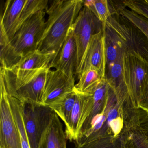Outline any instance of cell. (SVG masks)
Wrapping results in <instances>:
<instances>
[{"label": "cell", "instance_id": "26", "mask_svg": "<svg viewBox=\"0 0 148 148\" xmlns=\"http://www.w3.org/2000/svg\"><path fill=\"white\" fill-rule=\"evenodd\" d=\"M47 0H26L21 14L17 31L33 15L40 11H46L48 8Z\"/></svg>", "mask_w": 148, "mask_h": 148}, {"label": "cell", "instance_id": "3", "mask_svg": "<svg viewBox=\"0 0 148 148\" xmlns=\"http://www.w3.org/2000/svg\"><path fill=\"white\" fill-rule=\"evenodd\" d=\"M46 13L40 11L29 18L17 31L9 44L1 48V67L12 68L21 58L37 50L45 26Z\"/></svg>", "mask_w": 148, "mask_h": 148}, {"label": "cell", "instance_id": "27", "mask_svg": "<svg viewBox=\"0 0 148 148\" xmlns=\"http://www.w3.org/2000/svg\"><path fill=\"white\" fill-rule=\"evenodd\" d=\"M75 148H123L122 135L118 137L108 136L82 143H75Z\"/></svg>", "mask_w": 148, "mask_h": 148}, {"label": "cell", "instance_id": "13", "mask_svg": "<svg viewBox=\"0 0 148 148\" xmlns=\"http://www.w3.org/2000/svg\"><path fill=\"white\" fill-rule=\"evenodd\" d=\"M66 139L59 116L54 113L41 137L38 148H67Z\"/></svg>", "mask_w": 148, "mask_h": 148}, {"label": "cell", "instance_id": "1", "mask_svg": "<svg viewBox=\"0 0 148 148\" xmlns=\"http://www.w3.org/2000/svg\"><path fill=\"white\" fill-rule=\"evenodd\" d=\"M137 110L129 95L117 93L110 86L102 113L93 119L88 131L75 143L108 136H120L134 119Z\"/></svg>", "mask_w": 148, "mask_h": 148}, {"label": "cell", "instance_id": "24", "mask_svg": "<svg viewBox=\"0 0 148 148\" xmlns=\"http://www.w3.org/2000/svg\"><path fill=\"white\" fill-rule=\"evenodd\" d=\"M75 91L67 93L54 101L50 107L66 125L68 122L76 100Z\"/></svg>", "mask_w": 148, "mask_h": 148}, {"label": "cell", "instance_id": "19", "mask_svg": "<svg viewBox=\"0 0 148 148\" xmlns=\"http://www.w3.org/2000/svg\"><path fill=\"white\" fill-rule=\"evenodd\" d=\"M123 58V55L116 61L106 65L105 79L116 92L129 95L124 78Z\"/></svg>", "mask_w": 148, "mask_h": 148}, {"label": "cell", "instance_id": "8", "mask_svg": "<svg viewBox=\"0 0 148 148\" xmlns=\"http://www.w3.org/2000/svg\"><path fill=\"white\" fill-rule=\"evenodd\" d=\"M54 113L49 106L24 103L23 119L31 148H38L41 137Z\"/></svg>", "mask_w": 148, "mask_h": 148}, {"label": "cell", "instance_id": "20", "mask_svg": "<svg viewBox=\"0 0 148 148\" xmlns=\"http://www.w3.org/2000/svg\"><path fill=\"white\" fill-rule=\"evenodd\" d=\"M54 58L55 56L53 54L44 53L36 50L21 58L12 68L23 70L50 68V64L54 60Z\"/></svg>", "mask_w": 148, "mask_h": 148}, {"label": "cell", "instance_id": "18", "mask_svg": "<svg viewBox=\"0 0 148 148\" xmlns=\"http://www.w3.org/2000/svg\"><path fill=\"white\" fill-rule=\"evenodd\" d=\"M123 148H148V135L134 119L122 135Z\"/></svg>", "mask_w": 148, "mask_h": 148}, {"label": "cell", "instance_id": "14", "mask_svg": "<svg viewBox=\"0 0 148 148\" xmlns=\"http://www.w3.org/2000/svg\"><path fill=\"white\" fill-rule=\"evenodd\" d=\"M109 87L110 86L105 79L89 93L91 94L92 97L91 110L90 116L81 128L78 140L85 136L90 129L91 124L93 119L103 112L106 103Z\"/></svg>", "mask_w": 148, "mask_h": 148}, {"label": "cell", "instance_id": "21", "mask_svg": "<svg viewBox=\"0 0 148 148\" xmlns=\"http://www.w3.org/2000/svg\"><path fill=\"white\" fill-rule=\"evenodd\" d=\"M83 5L92 12L103 23L114 14H118L114 1L107 0H85Z\"/></svg>", "mask_w": 148, "mask_h": 148}, {"label": "cell", "instance_id": "28", "mask_svg": "<svg viewBox=\"0 0 148 148\" xmlns=\"http://www.w3.org/2000/svg\"><path fill=\"white\" fill-rule=\"evenodd\" d=\"M122 1L125 7L148 19V0H125Z\"/></svg>", "mask_w": 148, "mask_h": 148}, {"label": "cell", "instance_id": "11", "mask_svg": "<svg viewBox=\"0 0 148 148\" xmlns=\"http://www.w3.org/2000/svg\"><path fill=\"white\" fill-rule=\"evenodd\" d=\"M106 65L104 34L103 27V30L93 35L92 38L86 49L81 68L76 76L78 79L83 71L92 68L97 70L103 78L105 79Z\"/></svg>", "mask_w": 148, "mask_h": 148}, {"label": "cell", "instance_id": "5", "mask_svg": "<svg viewBox=\"0 0 148 148\" xmlns=\"http://www.w3.org/2000/svg\"><path fill=\"white\" fill-rule=\"evenodd\" d=\"M123 71L125 86L133 106L138 109L148 82V62L136 53L123 55Z\"/></svg>", "mask_w": 148, "mask_h": 148}, {"label": "cell", "instance_id": "16", "mask_svg": "<svg viewBox=\"0 0 148 148\" xmlns=\"http://www.w3.org/2000/svg\"><path fill=\"white\" fill-rule=\"evenodd\" d=\"M103 25L107 65L122 57L125 52V47L123 40L113 29L105 23Z\"/></svg>", "mask_w": 148, "mask_h": 148}, {"label": "cell", "instance_id": "30", "mask_svg": "<svg viewBox=\"0 0 148 148\" xmlns=\"http://www.w3.org/2000/svg\"><path fill=\"white\" fill-rule=\"evenodd\" d=\"M138 109L148 112V82L139 103Z\"/></svg>", "mask_w": 148, "mask_h": 148}, {"label": "cell", "instance_id": "23", "mask_svg": "<svg viewBox=\"0 0 148 148\" xmlns=\"http://www.w3.org/2000/svg\"><path fill=\"white\" fill-rule=\"evenodd\" d=\"M8 98L13 114L19 132L22 148H31L23 119V106L24 103L8 94Z\"/></svg>", "mask_w": 148, "mask_h": 148}, {"label": "cell", "instance_id": "22", "mask_svg": "<svg viewBox=\"0 0 148 148\" xmlns=\"http://www.w3.org/2000/svg\"><path fill=\"white\" fill-rule=\"evenodd\" d=\"M103 79L97 70L92 68L86 69L80 74L74 90L83 94H89Z\"/></svg>", "mask_w": 148, "mask_h": 148}, {"label": "cell", "instance_id": "7", "mask_svg": "<svg viewBox=\"0 0 148 148\" xmlns=\"http://www.w3.org/2000/svg\"><path fill=\"white\" fill-rule=\"evenodd\" d=\"M105 23L123 40L125 52L136 53L148 62V39L139 29L119 14L111 16Z\"/></svg>", "mask_w": 148, "mask_h": 148}, {"label": "cell", "instance_id": "17", "mask_svg": "<svg viewBox=\"0 0 148 148\" xmlns=\"http://www.w3.org/2000/svg\"><path fill=\"white\" fill-rule=\"evenodd\" d=\"M75 91L76 100L68 122L65 125V133L67 139L76 142L79 137V124L83 113L85 96L83 93Z\"/></svg>", "mask_w": 148, "mask_h": 148}, {"label": "cell", "instance_id": "9", "mask_svg": "<svg viewBox=\"0 0 148 148\" xmlns=\"http://www.w3.org/2000/svg\"><path fill=\"white\" fill-rule=\"evenodd\" d=\"M0 148H22L19 132L14 119L3 79L0 78Z\"/></svg>", "mask_w": 148, "mask_h": 148}, {"label": "cell", "instance_id": "12", "mask_svg": "<svg viewBox=\"0 0 148 148\" xmlns=\"http://www.w3.org/2000/svg\"><path fill=\"white\" fill-rule=\"evenodd\" d=\"M77 56V46L71 26L58 54L51 63L50 68H55L63 72L69 77L75 78Z\"/></svg>", "mask_w": 148, "mask_h": 148}, {"label": "cell", "instance_id": "6", "mask_svg": "<svg viewBox=\"0 0 148 148\" xmlns=\"http://www.w3.org/2000/svg\"><path fill=\"white\" fill-rule=\"evenodd\" d=\"M103 23L89 8L84 7L72 25L77 48V69L75 76L81 68L86 49L93 35L103 30Z\"/></svg>", "mask_w": 148, "mask_h": 148}, {"label": "cell", "instance_id": "2", "mask_svg": "<svg viewBox=\"0 0 148 148\" xmlns=\"http://www.w3.org/2000/svg\"><path fill=\"white\" fill-rule=\"evenodd\" d=\"M83 1L82 0H54L51 1L46 11L48 18L38 45V51L53 54L55 59L66 38L69 29L82 9Z\"/></svg>", "mask_w": 148, "mask_h": 148}, {"label": "cell", "instance_id": "25", "mask_svg": "<svg viewBox=\"0 0 148 148\" xmlns=\"http://www.w3.org/2000/svg\"><path fill=\"white\" fill-rule=\"evenodd\" d=\"M116 5L118 14L139 29L148 39V19L128 9L122 2Z\"/></svg>", "mask_w": 148, "mask_h": 148}, {"label": "cell", "instance_id": "29", "mask_svg": "<svg viewBox=\"0 0 148 148\" xmlns=\"http://www.w3.org/2000/svg\"><path fill=\"white\" fill-rule=\"evenodd\" d=\"M136 121L139 126L148 135V112L138 109Z\"/></svg>", "mask_w": 148, "mask_h": 148}, {"label": "cell", "instance_id": "15", "mask_svg": "<svg viewBox=\"0 0 148 148\" xmlns=\"http://www.w3.org/2000/svg\"><path fill=\"white\" fill-rule=\"evenodd\" d=\"M26 0H8L6 1L5 10L1 17L0 26L5 29L9 40L17 31L21 11Z\"/></svg>", "mask_w": 148, "mask_h": 148}, {"label": "cell", "instance_id": "10", "mask_svg": "<svg viewBox=\"0 0 148 148\" xmlns=\"http://www.w3.org/2000/svg\"><path fill=\"white\" fill-rule=\"evenodd\" d=\"M75 78H70L59 70L48 71L41 105L49 106L53 102L74 90Z\"/></svg>", "mask_w": 148, "mask_h": 148}, {"label": "cell", "instance_id": "4", "mask_svg": "<svg viewBox=\"0 0 148 148\" xmlns=\"http://www.w3.org/2000/svg\"><path fill=\"white\" fill-rule=\"evenodd\" d=\"M50 68L23 70L1 67L7 93L24 103L41 105L47 76Z\"/></svg>", "mask_w": 148, "mask_h": 148}]
</instances>
